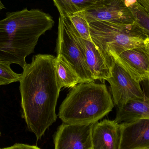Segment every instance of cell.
I'll list each match as a JSON object with an SVG mask.
<instances>
[{
  "instance_id": "ac0fdd59",
  "label": "cell",
  "mask_w": 149,
  "mask_h": 149,
  "mask_svg": "<svg viewBox=\"0 0 149 149\" xmlns=\"http://www.w3.org/2000/svg\"><path fill=\"white\" fill-rule=\"evenodd\" d=\"M8 62L0 61V86L19 81L21 74L13 71Z\"/></svg>"
},
{
  "instance_id": "7c38bea8",
  "label": "cell",
  "mask_w": 149,
  "mask_h": 149,
  "mask_svg": "<svg viewBox=\"0 0 149 149\" xmlns=\"http://www.w3.org/2000/svg\"><path fill=\"white\" fill-rule=\"evenodd\" d=\"M140 83L144 97L131 100L123 107L118 108L114 120L118 124L149 119V79Z\"/></svg>"
},
{
  "instance_id": "44dd1931",
  "label": "cell",
  "mask_w": 149,
  "mask_h": 149,
  "mask_svg": "<svg viewBox=\"0 0 149 149\" xmlns=\"http://www.w3.org/2000/svg\"><path fill=\"white\" fill-rule=\"evenodd\" d=\"M145 44L147 45V46H148V48L149 49V38H147L145 41Z\"/></svg>"
},
{
  "instance_id": "7402d4cb",
  "label": "cell",
  "mask_w": 149,
  "mask_h": 149,
  "mask_svg": "<svg viewBox=\"0 0 149 149\" xmlns=\"http://www.w3.org/2000/svg\"><path fill=\"white\" fill-rule=\"evenodd\" d=\"M4 8V5H3V4L2 3V2L1 1V0H0V10Z\"/></svg>"
},
{
  "instance_id": "7a4b0ae2",
  "label": "cell",
  "mask_w": 149,
  "mask_h": 149,
  "mask_svg": "<svg viewBox=\"0 0 149 149\" xmlns=\"http://www.w3.org/2000/svg\"><path fill=\"white\" fill-rule=\"evenodd\" d=\"M54 24L50 15L40 10L25 8L7 13L0 20V61L23 68L40 37Z\"/></svg>"
},
{
  "instance_id": "277c9868",
  "label": "cell",
  "mask_w": 149,
  "mask_h": 149,
  "mask_svg": "<svg viewBox=\"0 0 149 149\" xmlns=\"http://www.w3.org/2000/svg\"><path fill=\"white\" fill-rule=\"evenodd\" d=\"M89 26L91 40L112 69L121 53L143 45L148 38L136 21L130 24L96 21Z\"/></svg>"
},
{
  "instance_id": "d6986e66",
  "label": "cell",
  "mask_w": 149,
  "mask_h": 149,
  "mask_svg": "<svg viewBox=\"0 0 149 149\" xmlns=\"http://www.w3.org/2000/svg\"><path fill=\"white\" fill-rule=\"evenodd\" d=\"M3 149H41L36 146L23 144V143H16L13 146L8 148H4Z\"/></svg>"
},
{
  "instance_id": "5bb4252c",
  "label": "cell",
  "mask_w": 149,
  "mask_h": 149,
  "mask_svg": "<svg viewBox=\"0 0 149 149\" xmlns=\"http://www.w3.org/2000/svg\"><path fill=\"white\" fill-rule=\"evenodd\" d=\"M56 74L61 88H72L82 81L71 65L61 55H57L55 62Z\"/></svg>"
},
{
  "instance_id": "d4e9b609",
  "label": "cell",
  "mask_w": 149,
  "mask_h": 149,
  "mask_svg": "<svg viewBox=\"0 0 149 149\" xmlns=\"http://www.w3.org/2000/svg\"><path fill=\"white\" fill-rule=\"evenodd\" d=\"M0 135H1V133H0Z\"/></svg>"
},
{
  "instance_id": "e0dca14e",
  "label": "cell",
  "mask_w": 149,
  "mask_h": 149,
  "mask_svg": "<svg viewBox=\"0 0 149 149\" xmlns=\"http://www.w3.org/2000/svg\"><path fill=\"white\" fill-rule=\"evenodd\" d=\"M130 7L135 17L136 21L149 39V15L137 1Z\"/></svg>"
},
{
  "instance_id": "8fae6325",
  "label": "cell",
  "mask_w": 149,
  "mask_h": 149,
  "mask_svg": "<svg viewBox=\"0 0 149 149\" xmlns=\"http://www.w3.org/2000/svg\"><path fill=\"white\" fill-rule=\"evenodd\" d=\"M120 124L119 149H149V119Z\"/></svg>"
},
{
  "instance_id": "6da1fadb",
  "label": "cell",
  "mask_w": 149,
  "mask_h": 149,
  "mask_svg": "<svg viewBox=\"0 0 149 149\" xmlns=\"http://www.w3.org/2000/svg\"><path fill=\"white\" fill-rule=\"evenodd\" d=\"M55 59L49 54L34 56L31 63L23 68L19 80L22 117L38 141L57 118L56 107L61 88Z\"/></svg>"
},
{
  "instance_id": "3957f363",
  "label": "cell",
  "mask_w": 149,
  "mask_h": 149,
  "mask_svg": "<svg viewBox=\"0 0 149 149\" xmlns=\"http://www.w3.org/2000/svg\"><path fill=\"white\" fill-rule=\"evenodd\" d=\"M114 104L104 84L82 82L72 88L59 107L58 117L68 124L96 123Z\"/></svg>"
},
{
  "instance_id": "5b68a950",
  "label": "cell",
  "mask_w": 149,
  "mask_h": 149,
  "mask_svg": "<svg viewBox=\"0 0 149 149\" xmlns=\"http://www.w3.org/2000/svg\"><path fill=\"white\" fill-rule=\"evenodd\" d=\"M76 29L68 17L58 19L57 55L63 56L79 74L82 82H94L76 38Z\"/></svg>"
},
{
  "instance_id": "2e32d148",
  "label": "cell",
  "mask_w": 149,
  "mask_h": 149,
  "mask_svg": "<svg viewBox=\"0 0 149 149\" xmlns=\"http://www.w3.org/2000/svg\"><path fill=\"white\" fill-rule=\"evenodd\" d=\"M75 29L82 38L91 40L89 23L87 21L84 12H78L68 16Z\"/></svg>"
},
{
  "instance_id": "603a6c76",
  "label": "cell",
  "mask_w": 149,
  "mask_h": 149,
  "mask_svg": "<svg viewBox=\"0 0 149 149\" xmlns=\"http://www.w3.org/2000/svg\"><path fill=\"white\" fill-rule=\"evenodd\" d=\"M0 149H3V148H0Z\"/></svg>"
},
{
  "instance_id": "30bf717a",
  "label": "cell",
  "mask_w": 149,
  "mask_h": 149,
  "mask_svg": "<svg viewBox=\"0 0 149 149\" xmlns=\"http://www.w3.org/2000/svg\"><path fill=\"white\" fill-rule=\"evenodd\" d=\"M76 38L93 79L107 80L112 75V69L97 46L92 41L82 38L77 31Z\"/></svg>"
},
{
  "instance_id": "4fadbf2b",
  "label": "cell",
  "mask_w": 149,
  "mask_h": 149,
  "mask_svg": "<svg viewBox=\"0 0 149 149\" xmlns=\"http://www.w3.org/2000/svg\"><path fill=\"white\" fill-rule=\"evenodd\" d=\"M120 139V124L105 119L94 125L92 149H119Z\"/></svg>"
},
{
  "instance_id": "9c48e42d",
  "label": "cell",
  "mask_w": 149,
  "mask_h": 149,
  "mask_svg": "<svg viewBox=\"0 0 149 149\" xmlns=\"http://www.w3.org/2000/svg\"><path fill=\"white\" fill-rule=\"evenodd\" d=\"M115 61L137 82L149 79V49L145 43L123 52Z\"/></svg>"
},
{
  "instance_id": "ffe728a7",
  "label": "cell",
  "mask_w": 149,
  "mask_h": 149,
  "mask_svg": "<svg viewBox=\"0 0 149 149\" xmlns=\"http://www.w3.org/2000/svg\"><path fill=\"white\" fill-rule=\"evenodd\" d=\"M136 1L149 15V0H136Z\"/></svg>"
},
{
  "instance_id": "8992f818",
  "label": "cell",
  "mask_w": 149,
  "mask_h": 149,
  "mask_svg": "<svg viewBox=\"0 0 149 149\" xmlns=\"http://www.w3.org/2000/svg\"><path fill=\"white\" fill-rule=\"evenodd\" d=\"M83 12L88 23L100 21L130 24L136 21L125 0H99Z\"/></svg>"
},
{
  "instance_id": "9a60e30c",
  "label": "cell",
  "mask_w": 149,
  "mask_h": 149,
  "mask_svg": "<svg viewBox=\"0 0 149 149\" xmlns=\"http://www.w3.org/2000/svg\"><path fill=\"white\" fill-rule=\"evenodd\" d=\"M60 16L68 17L85 11L99 0H52Z\"/></svg>"
},
{
  "instance_id": "52a82bcc",
  "label": "cell",
  "mask_w": 149,
  "mask_h": 149,
  "mask_svg": "<svg viewBox=\"0 0 149 149\" xmlns=\"http://www.w3.org/2000/svg\"><path fill=\"white\" fill-rule=\"evenodd\" d=\"M107 81L110 84L114 104L117 108L123 107L131 100L144 97L141 83L134 80L115 61L112 75Z\"/></svg>"
},
{
  "instance_id": "cb8c5ba5",
  "label": "cell",
  "mask_w": 149,
  "mask_h": 149,
  "mask_svg": "<svg viewBox=\"0 0 149 149\" xmlns=\"http://www.w3.org/2000/svg\"></svg>"
},
{
  "instance_id": "ba28073f",
  "label": "cell",
  "mask_w": 149,
  "mask_h": 149,
  "mask_svg": "<svg viewBox=\"0 0 149 149\" xmlns=\"http://www.w3.org/2000/svg\"><path fill=\"white\" fill-rule=\"evenodd\" d=\"M95 123H63L55 135V149H92V132Z\"/></svg>"
}]
</instances>
